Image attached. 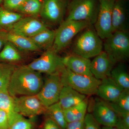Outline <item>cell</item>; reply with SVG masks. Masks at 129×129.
I'll use <instances>...</instances> for the list:
<instances>
[{"label":"cell","instance_id":"obj_1","mask_svg":"<svg viewBox=\"0 0 129 129\" xmlns=\"http://www.w3.org/2000/svg\"><path fill=\"white\" fill-rule=\"evenodd\" d=\"M41 73L27 65L16 67L9 80L8 91L13 97L37 95L43 85Z\"/></svg>","mask_w":129,"mask_h":129},{"label":"cell","instance_id":"obj_2","mask_svg":"<svg viewBox=\"0 0 129 129\" xmlns=\"http://www.w3.org/2000/svg\"><path fill=\"white\" fill-rule=\"evenodd\" d=\"M92 25L83 30L75 41L72 47L73 54L90 59L103 51L102 40Z\"/></svg>","mask_w":129,"mask_h":129},{"label":"cell","instance_id":"obj_3","mask_svg":"<svg viewBox=\"0 0 129 129\" xmlns=\"http://www.w3.org/2000/svg\"><path fill=\"white\" fill-rule=\"evenodd\" d=\"M103 43L104 51L114 64L123 62L129 57V35L128 31L114 32Z\"/></svg>","mask_w":129,"mask_h":129},{"label":"cell","instance_id":"obj_4","mask_svg":"<svg viewBox=\"0 0 129 129\" xmlns=\"http://www.w3.org/2000/svg\"><path fill=\"white\" fill-rule=\"evenodd\" d=\"M91 25L87 21L65 19L55 31V39L52 47L58 53L67 48L79 32Z\"/></svg>","mask_w":129,"mask_h":129},{"label":"cell","instance_id":"obj_5","mask_svg":"<svg viewBox=\"0 0 129 129\" xmlns=\"http://www.w3.org/2000/svg\"><path fill=\"white\" fill-rule=\"evenodd\" d=\"M63 86H70L85 95L96 94L101 80L90 76L75 73L65 67L60 72Z\"/></svg>","mask_w":129,"mask_h":129},{"label":"cell","instance_id":"obj_6","mask_svg":"<svg viewBox=\"0 0 129 129\" xmlns=\"http://www.w3.org/2000/svg\"><path fill=\"white\" fill-rule=\"evenodd\" d=\"M98 10V0H69L65 19L87 21L93 25L96 21Z\"/></svg>","mask_w":129,"mask_h":129},{"label":"cell","instance_id":"obj_7","mask_svg":"<svg viewBox=\"0 0 129 129\" xmlns=\"http://www.w3.org/2000/svg\"><path fill=\"white\" fill-rule=\"evenodd\" d=\"M30 69L42 73L50 75L60 73L64 66L62 57L51 48L47 50L39 57L27 65Z\"/></svg>","mask_w":129,"mask_h":129},{"label":"cell","instance_id":"obj_8","mask_svg":"<svg viewBox=\"0 0 129 129\" xmlns=\"http://www.w3.org/2000/svg\"><path fill=\"white\" fill-rule=\"evenodd\" d=\"M115 0H98L99 10L94 28L102 40H105L113 34L112 16Z\"/></svg>","mask_w":129,"mask_h":129},{"label":"cell","instance_id":"obj_9","mask_svg":"<svg viewBox=\"0 0 129 129\" xmlns=\"http://www.w3.org/2000/svg\"><path fill=\"white\" fill-rule=\"evenodd\" d=\"M63 86L60 73L48 75L36 95L42 104L48 107L58 102Z\"/></svg>","mask_w":129,"mask_h":129},{"label":"cell","instance_id":"obj_10","mask_svg":"<svg viewBox=\"0 0 129 129\" xmlns=\"http://www.w3.org/2000/svg\"><path fill=\"white\" fill-rule=\"evenodd\" d=\"M69 1V0H43L40 16L50 24L59 25L64 21Z\"/></svg>","mask_w":129,"mask_h":129},{"label":"cell","instance_id":"obj_11","mask_svg":"<svg viewBox=\"0 0 129 129\" xmlns=\"http://www.w3.org/2000/svg\"><path fill=\"white\" fill-rule=\"evenodd\" d=\"M92 111V115L99 124L120 129V117L108 102L102 99H96Z\"/></svg>","mask_w":129,"mask_h":129},{"label":"cell","instance_id":"obj_12","mask_svg":"<svg viewBox=\"0 0 129 129\" xmlns=\"http://www.w3.org/2000/svg\"><path fill=\"white\" fill-rule=\"evenodd\" d=\"M17 111L23 116L29 118L46 113L47 108L42 103L36 95L14 97Z\"/></svg>","mask_w":129,"mask_h":129},{"label":"cell","instance_id":"obj_13","mask_svg":"<svg viewBox=\"0 0 129 129\" xmlns=\"http://www.w3.org/2000/svg\"><path fill=\"white\" fill-rule=\"evenodd\" d=\"M46 24L34 17H23L10 26L7 31L30 38L47 28Z\"/></svg>","mask_w":129,"mask_h":129},{"label":"cell","instance_id":"obj_14","mask_svg":"<svg viewBox=\"0 0 129 129\" xmlns=\"http://www.w3.org/2000/svg\"><path fill=\"white\" fill-rule=\"evenodd\" d=\"M114 65L107 53L103 51L91 61L90 69L94 78L102 80L111 76Z\"/></svg>","mask_w":129,"mask_h":129},{"label":"cell","instance_id":"obj_15","mask_svg":"<svg viewBox=\"0 0 129 129\" xmlns=\"http://www.w3.org/2000/svg\"><path fill=\"white\" fill-rule=\"evenodd\" d=\"M113 33L118 31H128V9L125 0H115L112 16Z\"/></svg>","mask_w":129,"mask_h":129},{"label":"cell","instance_id":"obj_16","mask_svg":"<svg viewBox=\"0 0 129 129\" xmlns=\"http://www.w3.org/2000/svg\"><path fill=\"white\" fill-rule=\"evenodd\" d=\"M91 60L72 54L62 57V62L64 67L72 72L78 74L92 76L90 69Z\"/></svg>","mask_w":129,"mask_h":129},{"label":"cell","instance_id":"obj_17","mask_svg":"<svg viewBox=\"0 0 129 129\" xmlns=\"http://www.w3.org/2000/svg\"><path fill=\"white\" fill-rule=\"evenodd\" d=\"M123 90L109 76L101 80L96 94L104 101L112 102L118 98Z\"/></svg>","mask_w":129,"mask_h":129},{"label":"cell","instance_id":"obj_18","mask_svg":"<svg viewBox=\"0 0 129 129\" xmlns=\"http://www.w3.org/2000/svg\"><path fill=\"white\" fill-rule=\"evenodd\" d=\"M86 98V95L81 94L70 86H63L58 102L63 109L65 110L80 103Z\"/></svg>","mask_w":129,"mask_h":129},{"label":"cell","instance_id":"obj_19","mask_svg":"<svg viewBox=\"0 0 129 129\" xmlns=\"http://www.w3.org/2000/svg\"><path fill=\"white\" fill-rule=\"evenodd\" d=\"M0 109L7 114L10 126L16 120L23 117L17 111L14 97L9 94L8 90L0 91Z\"/></svg>","mask_w":129,"mask_h":129},{"label":"cell","instance_id":"obj_20","mask_svg":"<svg viewBox=\"0 0 129 129\" xmlns=\"http://www.w3.org/2000/svg\"><path fill=\"white\" fill-rule=\"evenodd\" d=\"M4 34L7 41L21 50L26 51L40 50L29 38L8 31H4Z\"/></svg>","mask_w":129,"mask_h":129},{"label":"cell","instance_id":"obj_21","mask_svg":"<svg viewBox=\"0 0 129 129\" xmlns=\"http://www.w3.org/2000/svg\"><path fill=\"white\" fill-rule=\"evenodd\" d=\"M88 107V100L86 98L80 103L63 110L64 117L67 123L84 119Z\"/></svg>","mask_w":129,"mask_h":129},{"label":"cell","instance_id":"obj_22","mask_svg":"<svg viewBox=\"0 0 129 129\" xmlns=\"http://www.w3.org/2000/svg\"><path fill=\"white\" fill-rule=\"evenodd\" d=\"M55 36V31L47 28L29 38L40 50H46L52 47Z\"/></svg>","mask_w":129,"mask_h":129},{"label":"cell","instance_id":"obj_23","mask_svg":"<svg viewBox=\"0 0 129 129\" xmlns=\"http://www.w3.org/2000/svg\"><path fill=\"white\" fill-rule=\"evenodd\" d=\"M111 77L115 83L124 90H129V75L126 65L123 62L114 67Z\"/></svg>","mask_w":129,"mask_h":129},{"label":"cell","instance_id":"obj_24","mask_svg":"<svg viewBox=\"0 0 129 129\" xmlns=\"http://www.w3.org/2000/svg\"><path fill=\"white\" fill-rule=\"evenodd\" d=\"M23 17L21 13L0 7V27L7 29Z\"/></svg>","mask_w":129,"mask_h":129},{"label":"cell","instance_id":"obj_25","mask_svg":"<svg viewBox=\"0 0 129 129\" xmlns=\"http://www.w3.org/2000/svg\"><path fill=\"white\" fill-rule=\"evenodd\" d=\"M42 5L41 0H25L16 11L21 14L35 17L40 14Z\"/></svg>","mask_w":129,"mask_h":129},{"label":"cell","instance_id":"obj_26","mask_svg":"<svg viewBox=\"0 0 129 129\" xmlns=\"http://www.w3.org/2000/svg\"><path fill=\"white\" fill-rule=\"evenodd\" d=\"M46 113L61 129H66L68 123L65 119L63 109L58 102L47 107Z\"/></svg>","mask_w":129,"mask_h":129},{"label":"cell","instance_id":"obj_27","mask_svg":"<svg viewBox=\"0 0 129 129\" xmlns=\"http://www.w3.org/2000/svg\"><path fill=\"white\" fill-rule=\"evenodd\" d=\"M108 103L118 115L129 113V90H124L115 101Z\"/></svg>","mask_w":129,"mask_h":129},{"label":"cell","instance_id":"obj_28","mask_svg":"<svg viewBox=\"0 0 129 129\" xmlns=\"http://www.w3.org/2000/svg\"><path fill=\"white\" fill-rule=\"evenodd\" d=\"M21 58V54L17 48L11 43L7 41L0 51V60L11 62L18 61Z\"/></svg>","mask_w":129,"mask_h":129},{"label":"cell","instance_id":"obj_29","mask_svg":"<svg viewBox=\"0 0 129 129\" xmlns=\"http://www.w3.org/2000/svg\"><path fill=\"white\" fill-rule=\"evenodd\" d=\"M16 67L13 64L0 63V91L8 90L10 78Z\"/></svg>","mask_w":129,"mask_h":129},{"label":"cell","instance_id":"obj_30","mask_svg":"<svg viewBox=\"0 0 129 129\" xmlns=\"http://www.w3.org/2000/svg\"><path fill=\"white\" fill-rule=\"evenodd\" d=\"M32 122L23 116L12 124L9 129H32Z\"/></svg>","mask_w":129,"mask_h":129},{"label":"cell","instance_id":"obj_31","mask_svg":"<svg viewBox=\"0 0 129 129\" xmlns=\"http://www.w3.org/2000/svg\"><path fill=\"white\" fill-rule=\"evenodd\" d=\"M84 129H101L100 124L92 114L88 113L86 114L84 119Z\"/></svg>","mask_w":129,"mask_h":129},{"label":"cell","instance_id":"obj_32","mask_svg":"<svg viewBox=\"0 0 129 129\" xmlns=\"http://www.w3.org/2000/svg\"><path fill=\"white\" fill-rule=\"evenodd\" d=\"M25 0H3V6L5 9L16 11L17 9L23 4Z\"/></svg>","mask_w":129,"mask_h":129},{"label":"cell","instance_id":"obj_33","mask_svg":"<svg viewBox=\"0 0 129 129\" xmlns=\"http://www.w3.org/2000/svg\"><path fill=\"white\" fill-rule=\"evenodd\" d=\"M9 126L7 114L0 109V129H9Z\"/></svg>","mask_w":129,"mask_h":129},{"label":"cell","instance_id":"obj_34","mask_svg":"<svg viewBox=\"0 0 129 129\" xmlns=\"http://www.w3.org/2000/svg\"><path fill=\"white\" fill-rule=\"evenodd\" d=\"M120 129H129V113L119 114Z\"/></svg>","mask_w":129,"mask_h":129},{"label":"cell","instance_id":"obj_35","mask_svg":"<svg viewBox=\"0 0 129 129\" xmlns=\"http://www.w3.org/2000/svg\"><path fill=\"white\" fill-rule=\"evenodd\" d=\"M84 119L67 123L66 129H84Z\"/></svg>","mask_w":129,"mask_h":129},{"label":"cell","instance_id":"obj_36","mask_svg":"<svg viewBox=\"0 0 129 129\" xmlns=\"http://www.w3.org/2000/svg\"><path fill=\"white\" fill-rule=\"evenodd\" d=\"M43 129H61L60 126L50 118L44 122Z\"/></svg>","mask_w":129,"mask_h":129},{"label":"cell","instance_id":"obj_37","mask_svg":"<svg viewBox=\"0 0 129 129\" xmlns=\"http://www.w3.org/2000/svg\"><path fill=\"white\" fill-rule=\"evenodd\" d=\"M7 42L5 39L3 30H0V51L2 50L3 47Z\"/></svg>","mask_w":129,"mask_h":129},{"label":"cell","instance_id":"obj_38","mask_svg":"<svg viewBox=\"0 0 129 129\" xmlns=\"http://www.w3.org/2000/svg\"><path fill=\"white\" fill-rule=\"evenodd\" d=\"M101 129H120L115 127H106V126H103V127L101 128Z\"/></svg>","mask_w":129,"mask_h":129},{"label":"cell","instance_id":"obj_39","mask_svg":"<svg viewBox=\"0 0 129 129\" xmlns=\"http://www.w3.org/2000/svg\"><path fill=\"white\" fill-rule=\"evenodd\" d=\"M3 1V0H0V4H1V3H2Z\"/></svg>","mask_w":129,"mask_h":129}]
</instances>
